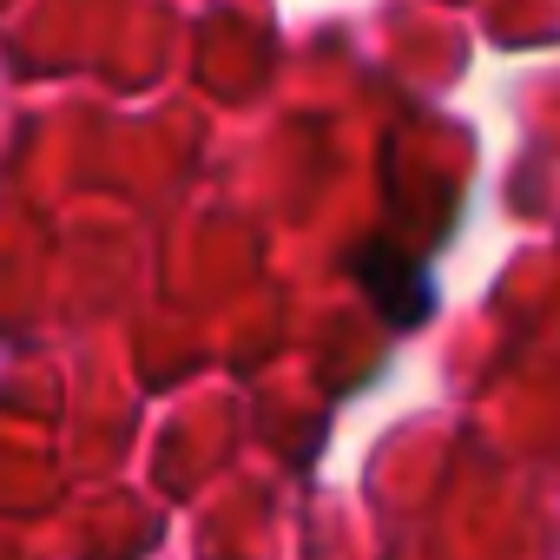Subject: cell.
Masks as SVG:
<instances>
[{"mask_svg":"<svg viewBox=\"0 0 560 560\" xmlns=\"http://www.w3.org/2000/svg\"><path fill=\"white\" fill-rule=\"evenodd\" d=\"M357 277L370 284V298L383 304V317H389L396 330H409V324L429 317V277H422V264L396 257L389 244H363V250H357Z\"/></svg>","mask_w":560,"mask_h":560,"instance_id":"6da1fadb","label":"cell"}]
</instances>
